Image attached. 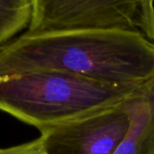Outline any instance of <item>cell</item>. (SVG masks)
<instances>
[{"label":"cell","mask_w":154,"mask_h":154,"mask_svg":"<svg viewBox=\"0 0 154 154\" xmlns=\"http://www.w3.org/2000/svg\"><path fill=\"white\" fill-rule=\"evenodd\" d=\"M33 70L139 87L154 79V41L135 31L94 29L25 32L0 45V76Z\"/></svg>","instance_id":"6da1fadb"},{"label":"cell","mask_w":154,"mask_h":154,"mask_svg":"<svg viewBox=\"0 0 154 154\" xmlns=\"http://www.w3.org/2000/svg\"><path fill=\"white\" fill-rule=\"evenodd\" d=\"M141 87L112 85L58 70L15 73L0 76V110L41 132L120 105Z\"/></svg>","instance_id":"7a4b0ae2"},{"label":"cell","mask_w":154,"mask_h":154,"mask_svg":"<svg viewBox=\"0 0 154 154\" xmlns=\"http://www.w3.org/2000/svg\"><path fill=\"white\" fill-rule=\"evenodd\" d=\"M27 33L118 29L154 41V0H30Z\"/></svg>","instance_id":"3957f363"},{"label":"cell","mask_w":154,"mask_h":154,"mask_svg":"<svg viewBox=\"0 0 154 154\" xmlns=\"http://www.w3.org/2000/svg\"><path fill=\"white\" fill-rule=\"evenodd\" d=\"M129 126L124 102L96 109L41 131L42 154H114Z\"/></svg>","instance_id":"277c9868"},{"label":"cell","mask_w":154,"mask_h":154,"mask_svg":"<svg viewBox=\"0 0 154 154\" xmlns=\"http://www.w3.org/2000/svg\"><path fill=\"white\" fill-rule=\"evenodd\" d=\"M124 106L130 126L114 154H154V79L139 88Z\"/></svg>","instance_id":"5b68a950"},{"label":"cell","mask_w":154,"mask_h":154,"mask_svg":"<svg viewBox=\"0 0 154 154\" xmlns=\"http://www.w3.org/2000/svg\"><path fill=\"white\" fill-rule=\"evenodd\" d=\"M31 14L30 0H0V45L28 27Z\"/></svg>","instance_id":"8992f818"},{"label":"cell","mask_w":154,"mask_h":154,"mask_svg":"<svg viewBox=\"0 0 154 154\" xmlns=\"http://www.w3.org/2000/svg\"><path fill=\"white\" fill-rule=\"evenodd\" d=\"M0 154H42L41 138L14 146L0 148Z\"/></svg>","instance_id":"52a82bcc"}]
</instances>
